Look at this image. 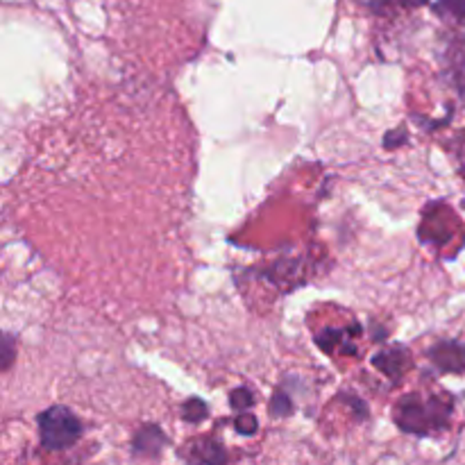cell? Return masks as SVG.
Segmentation results:
<instances>
[{
    "instance_id": "cell-1",
    "label": "cell",
    "mask_w": 465,
    "mask_h": 465,
    "mask_svg": "<svg viewBox=\"0 0 465 465\" xmlns=\"http://www.w3.org/2000/svg\"><path fill=\"white\" fill-rule=\"evenodd\" d=\"M39 425L41 448L45 450H68L80 440L82 425L75 413L66 407H53L44 411L36 420Z\"/></svg>"
},
{
    "instance_id": "cell-6",
    "label": "cell",
    "mask_w": 465,
    "mask_h": 465,
    "mask_svg": "<svg viewBox=\"0 0 465 465\" xmlns=\"http://www.w3.org/2000/svg\"><path fill=\"white\" fill-rule=\"evenodd\" d=\"M232 407H234L236 411H245V409H250L252 407V393L245 389L234 391V395H232Z\"/></svg>"
},
{
    "instance_id": "cell-9",
    "label": "cell",
    "mask_w": 465,
    "mask_h": 465,
    "mask_svg": "<svg viewBox=\"0 0 465 465\" xmlns=\"http://www.w3.org/2000/svg\"><path fill=\"white\" fill-rule=\"evenodd\" d=\"M271 409H272V411L280 413V416H282V413L291 411V404H289V400L284 398V395H277V400L271 404Z\"/></svg>"
},
{
    "instance_id": "cell-4",
    "label": "cell",
    "mask_w": 465,
    "mask_h": 465,
    "mask_svg": "<svg viewBox=\"0 0 465 465\" xmlns=\"http://www.w3.org/2000/svg\"><path fill=\"white\" fill-rule=\"evenodd\" d=\"M163 448V436L157 427H148L134 439L136 454H157Z\"/></svg>"
},
{
    "instance_id": "cell-7",
    "label": "cell",
    "mask_w": 465,
    "mask_h": 465,
    "mask_svg": "<svg viewBox=\"0 0 465 465\" xmlns=\"http://www.w3.org/2000/svg\"><path fill=\"white\" fill-rule=\"evenodd\" d=\"M236 430L245 436L254 434V431H257V420H254V416H250V413H241V416L236 418Z\"/></svg>"
},
{
    "instance_id": "cell-3",
    "label": "cell",
    "mask_w": 465,
    "mask_h": 465,
    "mask_svg": "<svg viewBox=\"0 0 465 465\" xmlns=\"http://www.w3.org/2000/svg\"><path fill=\"white\" fill-rule=\"evenodd\" d=\"M375 366L381 368L389 377H398L400 372L407 366V352L400 348L389 350V352H381L375 357Z\"/></svg>"
},
{
    "instance_id": "cell-10",
    "label": "cell",
    "mask_w": 465,
    "mask_h": 465,
    "mask_svg": "<svg viewBox=\"0 0 465 465\" xmlns=\"http://www.w3.org/2000/svg\"><path fill=\"white\" fill-rule=\"evenodd\" d=\"M393 3H398L400 7H418V5H425L427 0H393Z\"/></svg>"
},
{
    "instance_id": "cell-5",
    "label": "cell",
    "mask_w": 465,
    "mask_h": 465,
    "mask_svg": "<svg viewBox=\"0 0 465 465\" xmlns=\"http://www.w3.org/2000/svg\"><path fill=\"white\" fill-rule=\"evenodd\" d=\"M182 418L189 422H200L207 418V407H204V402H200V400H189V402L182 407Z\"/></svg>"
},
{
    "instance_id": "cell-8",
    "label": "cell",
    "mask_w": 465,
    "mask_h": 465,
    "mask_svg": "<svg viewBox=\"0 0 465 465\" xmlns=\"http://www.w3.org/2000/svg\"><path fill=\"white\" fill-rule=\"evenodd\" d=\"M14 341H12V336H5V350H3V357H5V363H3V368L5 371H7L9 366H12V359H14Z\"/></svg>"
},
{
    "instance_id": "cell-2",
    "label": "cell",
    "mask_w": 465,
    "mask_h": 465,
    "mask_svg": "<svg viewBox=\"0 0 465 465\" xmlns=\"http://www.w3.org/2000/svg\"><path fill=\"white\" fill-rule=\"evenodd\" d=\"M398 425L409 434H430L431 430L448 425V411L440 409L439 400H425L409 395L398 407Z\"/></svg>"
}]
</instances>
